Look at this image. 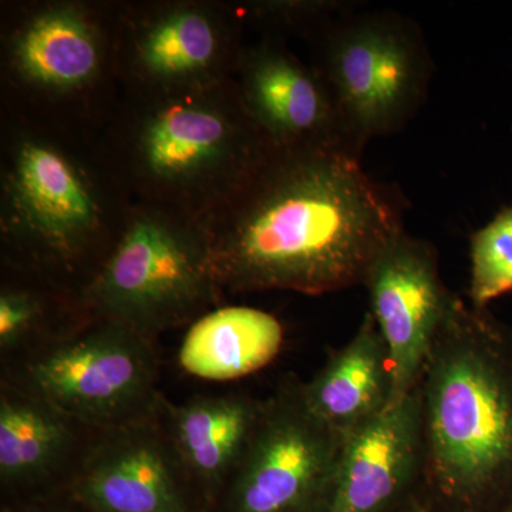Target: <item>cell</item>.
<instances>
[{
    "label": "cell",
    "mask_w": 512,
    "mask_h": 512,
    "mask_svg": "<svg viewBox=\"0 0 512 512\" xmlns=\"http://www.w3.org/2000/svg\"><path fill=\"white\" fill-rule=\"evenodd\" d=\"M403 229L400 202L356 154L271 147L207 241L218 285L323 295L363 286Z\"/></svg>",
    "instance_id": "obj_1"
},
{
    "label": "cell",
    "mask_w": 512,
    "mask_h": 512,
    "mask_svg": "<svg viewBox=\"0 0 512 512\" xmlns=\"http://www.w3.org/2000/svg\"><path fill=\"white\" fill-rule=\"evenodd\" d=\"M424 512L512 510V330L456 296L420 377Z\"/></svg>",
    "instance_id": "obj_2"
},
{
    "label": "cell",
    "mask_w": 512,
    "mask_h": 512,
    "mask_svg": "<svg viewBox=\"0 0 512 512\" xmlns=\"http://www.w3.org/2000/svg\"><path fill=\"white\" fill-rule=\"evenodd\" d=\"M316 67L360 151L404 130L429 97L434 63L419 25L355 6L319 33Z\"/></svg>",
    "instance_id": "obj_3"
},
{
    "label": "cell",
    "mask_w": 512,
    "mask_h": 512,
    "mask_svg": "<svg viewBox=\"0 0 512 512\" xmlns=\"http://www.w3.org/2000/svg\"><path fill=\"white\" fill-rule=\"evenodd\" d=\"M151 339L109 320L53 343L26 365L22 392L100 431L157 420Z\"/></svg>",
    "instance_id": "obj_4"
},
{
    "label": "cell",
    "mask_w": 512,
    "mask_h": 512,
    "mask_svg": "<svg viewBox=\"0 0 512 512\" xmlns=\"http://www.w3.org/2000/svg\"><path fill=\"white\" fill-rule=\"evenodd\" d=\"M217 285L207 239L144 215L124 232L90 296L103 320L151 339L200 312Z\"/></svg>",
    "instance_id": "obj_5"
},
{
    "label": "cell",
    "mask_w": 512,
    "mask_h": 512,
    "mask_svg": "<svg viewBox=\"0 0 512 512\" xmlns=\"http://www.w3.org/2000/svg\"><path fill=\"white\" fill-rule=\"evenodd\" d=\"M343 443L309 406L305 383L286 377L225 485V512H323Z\"/></svg>",
    "instance_id": "obj_6"
},
{
    "label": "cell",
    "mask_w": 512,
    "mask_h": 512,
    "mask_svg": "<svg viewBox=\"0 0 512 512\" xmlns=\"http://www.w3.org/2000/svg\"><path fill=\"white\" fill-rule=\"evenodd\" d=\"M363 286L369 293L370 315L389 353L392 407L419 384L431 345L457 293L441 278L434 245L406 229L387 242Z\"/></svg>",
    "instance_id": "obj_7"
},
{
    "label": "cell",
    "mask_w": 512,
    "mask_h": 512,
    "mask_svg": "<svg viewBox=\"0 0 512 512\" xmlns=\"http://www.w3.org/2000/svg\"><path fill=\"white\" fill-rule=\"evenodd\" d=\"M423 463L417 384L402 402L345 437L323 512H400L419 501Z\"/></svg>",
    "instance_id": "obj_8"
},
{
    "label": "cell",
    "mask_w": 512,
    "mask_h": 512,
    "mask_svg": "<svg viewBox=\"0 0 512 512\" xmlns=\"http://www.w3.org/2000/svg\"><path fill=\"white\" fill-rule=\"evenodd\" d=\"M156 420L100 431L84 454L74 491L94 512H191L188 480L168 431Z\"/></svg>",
    "instance_id": "obj_9"
},
{
    "label": "cell",
    "mask_w": 512,
    "mask_h": 512,
    "mask_svg": "<svg viewBox=\"0 0 512 512\" xmlns=\"http://www.w3.org/2000/svg\"><path fill=\"white\" fill-rule=\"evenodd\" d=\"M244 107L271 147L335 148L362 157L318 70L278 47H261L249 57Z\"/></svg>",
    "instance_id": "obj_10"
},
{
    "label": "cell",
    "mask_w": 512,
    "mask_h": 512,
    "mask_svg": "<svg viewBox=\"0 0 512 512\" xmlns=\"http://www.w3.org/2000/svg\"><path fill=\"white\" fill-rule=\"evenodd\" d=\"M269 146L251 117L234 119L205 104L177 101L144 124L140 154L148 173L167 184H190L218 167L254 170Z\"/></svg>",
    "instance_id": "obj_11"
},
{
    "label": "cell",
    "mask_w": 512,
    "mask_h": 512,
    "mask_svg": "<svg viewBox=\"0 0 512 512\" xmlns=\"http://www.w3.org/2000/svg\"><path fill=\"white\" fill-rule=\"evenodd\" d=\"M10 197L20 227L56 252H72L93 231L97 207L72 165L40 143L20 147Z\"/></svg>",
    "instance_id": "obj_12"
},
{
    "label": "cell",
    "mask_w": 512,
    "mask_h": 512,
    "mask_svg": "<svg viewBox=\"0 0 512 512\" xmlns=\"http://www.w3.org/2000/svg\"><path fill=\"white\" fill-rule=\"evenodd\" d=\"M389 353L373 316L367 312L355 336L305 383L313 412L343 437L355 433L392 403Z\"/></svg>",
    "instance_id": "obj_13"
},
{
    "label": "cell",
    "mask_w": 512,
    "mask_h": 512,
    "mask_svg": "<svg viewBox=\"0 0 512 512\" xmlns=\"http://www.w3.org/2000/svg\"><path fill=\"white\" fill-rule=\"evenodd\" d=\"M264 409V400L241 394L194 397L168 407V436L188 480L205 490L225 488Z\"/></svg>",
    "instance_id": "obj_14"
},
{
    "label": "cell",
    "mask_w": 512,
    "mask_h": 512,
    "mask_svg": "<svg viewBox=\"0 0 512 512\" xmlns=\"http://www.w3.org/2000/svg\"><path fill=\"white\" fill-rule=\"evenodd\" d=\"M284 346V326L271 313L224 306L192 323L178 352L188 375L228 382L268 366Z\"/></svg>",
    "instance_id": "obj_15"
},
{
    "label": "cell",
    "mask_w": 512,
    "mask_h": 512,
    "mask_svg": "<svg viewBox=\"0 0 512 512\" xmlns=\"http://www.w3.org/2000/svg\"><path fill=\"white\" fill-rule=\"evenodd\" d=\"M74 421L22 392L0 396V477L3 484L28 483L55 471L74 443Z\"/></svg>",
    "instance_id": "obj_16"
},
{
    "label": "cell",
    "mask_w": 512,
    "mask_h": 512,
    "mask_svg": "<svg viewBox=\"0 0 512 512\" xmlns=\"http://www.w3.org/2000/svg\"><path fill=\"white\" fill-rule=\"evenodd\" d=\"M16 56L30 79L72 89L86 83L99 66V45L89 23L73 10L55 9L33 20L19 37Z\"/></svg>",
    "instance_id": "obj_17"
},
{
    "label": "cell",
    "mask_w": 512,
    "mask_h": 512,
    "mask_svg": "<svg viewBox=\"0 0 512 512\" xmlns=\"http://www.w3.org/2000/svg\"><path fill=\"white\" fill-rule=\"evenodd\" d=\"M218 49L217 30L197 10H178L158 20L141 46L144 67L161 79H178L210 66Z\"/></svg>",
    "instance_id": "obj_18"
},
{
    "label": "cell",
    "mask_w": 512,
    "mask_h": 512,
    "mask_svg": "<svg viewBox=\"0 0 512 512\" xmlns=\"http://www.w3.org/2000/svg\"><path fill=\"white\" fill-rule=\"evenodd\" d=\"M470 262L468 296L473 308L484 311L512 292V205L471 235Z\"/></svg>",
    "instance_id": "obj_19"
},
{
    "label": "cell",
    "mask_w": 512,
    "mask_h": 512,
    "mask_svg": "<svg viewBox=\"0 0 512 512\" xmlns=\"http://www.w3.org/2000/svg\"><path fill=\"white\" fill-rule=\"evenodd\" d=\"M39 308L23 292H3L0 298V348L3 352L18 345L35 325Z\"/></svg>",
    "instance_id": "obj_20"
},
{
    "label": "cell",
    "mask_w": 512,
    "mask_h": 512,
    "mask_svg": "<svg viewBox=\"0 0 512 512\" xmlns=\"http://www.w3.org/2000/svg\"><path fill=\"white\" fill-rule=\"evenodd\" d=\"M400 512H423V508H421L419 501H414V503L407 505Z\"/></svg>",
    "instance_id": "obj_21"
},
{
    "label": "cell",
    "mask_w": 512,
    "mask_h": 512,
    "mask_svg": "<svg viewBox=\"0 0 512 512\" xmlns=\"http://www.w3.org/2000/svg\"><path fill=\"white\" fill-rule=\"evenodd\" d=\"M511 330H512V325H511Z\"/></svg>",
    "instance_id": "obj_22"
},
{
    "label": "cell",
    "mask_w": 512,
    "mask_h": 512,
    "mask_svg": "<svg viewBox=\"0 0 512 512\" xmlns=\"http://www.w3.org/2000/svg\"><path fill=\"white\" fill-rule=\"evenodd\" d=\"M510 512H512V510Z\"/></svg>",
    "instance_id": "obj_23"
},
{
    "label": "cell",
    "mask_w": 512,
    "mask_h": 512,
    "mask_svg": "<svg viewBox=\"0 0 512 512\" xmlns=\"http://www.w3.org/2000/svg\"><path fill=\"white\" fill-rule=\"evenodd\" d=\"M424 512V511H423Z\"/></svg>",
    "instance_id": "obj_24"
}]
</instances>
